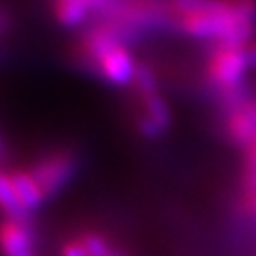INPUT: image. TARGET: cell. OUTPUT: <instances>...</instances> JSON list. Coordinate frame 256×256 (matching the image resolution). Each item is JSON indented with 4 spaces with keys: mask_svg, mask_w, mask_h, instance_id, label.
Segmentation results:
<instances>
[{
    "mask_svg": "<svg viewBox=\"0 0 256 256\" xmlns=\"http://www.w3.org/2000/svg\"><path fill=\"white\" fill-rule=\"evenodd\" d=\"M171 27L210 44L254 42V0H167Z\"/></svg>",
    "mask_w": 256,
    "mask_h": 256,
    "instance_id": "cell-1",
    "label": "cell"
},
{
    "mask_svg": "<svg viewBox=\"0 0 256 256\" xmlns=\"http://www.w3.org/2000/svg\"><path fill=\"white\" fill-rule=\"evenodd\" d=\"M80 167V158L68 148L52 150L50 154L40 156L30 165L28 173L34 176L36 184L46 200H52L74 178Z\"/></svg>",
    "mask_w": 256,
    "mask_h": 256,
    "instance_id": "cell-2",
    "label": "cell"
},
{
    "mask_svg": "<svg viewBox=\"0 0 256 256\" xmlns=\"http://www.w3.org/2000/svg\"><path fill=\"white\" fill-rule=\"evenodd\" d=\"M138 99V110L135 116V126L140 135L146 138L162 137L171 128V110L160 93L158 86L154 88H135Z\"/></svg>",
    "mask_w": 256,
    "mask_h": 256,
    "instance_id": "cell-3",
    "label": "cell"
},
{
    "mask_svg": "<svg viewBox=\"0 0 256 256\" xmlns=\"http://www.w3.org/2000/svg\"><path fill=\"white\" fill-rule=\"evenodd\" d=\"M137 64L138 63H135L126 44H116L99 57V61L95 63V68H93V74L112 86H128L135 80Z\"/></svg>",
    "mask_w": 256,
    "mask_h": 256,
    "instance_id": "cell-4",
    "label": "cell"
},
{
    "mask_svg": "<svg viewBox=\"0 0 256 256\" xmlns=\"http://www.w3.org/2000/svg\"><path fill=\"white\" fill-rule=\"evenodd\" d=\"M0 256H38L34 222L6 218L0 222Z\"/></svg>",
    "mask_w": 256,
    "mask_h": 256,
    "instance_id": "cell-5",
    "label": "cell"
},
{
    "mask_svg": "<svg viewBox=\"0 0 256 256\" xmlns=\"http://www.w3.org/2000/svg\"><path fill=\"white\" fill-rule=\"evenodd\" d=\"M10 178H12L14 190L18 194L21 205L30 214H32V210H36L42 203L46 202V198H44V194L40 190V186H38L34 176L28 173V171H14V173H10Z\"/></svg>",
    "mask_w": 256,
    "mask_h": 256,
    "instance_id": "cell-6",
    "label": "cell"
},
{
    "mask_svg": "<svg viewBox=\"0 0 256 256\" xmlns=\"http://www.w3.org/2000/svg\"><path fill=\"white\" fill-rule=\"evenodd\" d=\"M0 210L4 212L6 218L19 220V222L32 220V214L19 202L18 194L14 190V184H12V178H10V173H2V171H0Z\"/></svg>",
    "mask_w": 256,
    "mask_h": 256,
    "instance_id": "cell-7",
    "label": "cell"
},
{
    "mask_svg": "<svg viewBox=\"0 0 256 256\" xmlns=\"http://www.w3.org/2000/svg\"><path fill=\"white\" fill-rule=\"evenodd\" d=\"M54 16L59 25L66 28L80 27L92 16V8L86 0H54Z\"/></svg>",
    "mask_w": 256,
    "mask_h": 256,
    "instance_id": "cell-8",
    "label": "cell"
},
{
    "mask_svg": "<svg viewBox=\"0 0 256 256\" xmlns=\"http://www.w3.org/2000/svg\"><path fill=\"white\" fill-rule=\"evenodd\" d=\"M61 256H88V250L84 247L82 239L76 238L66 241L63 247H61Z\"/></svg>",
    "mask_w": 256,
    "mask_h": 256,
    "instance_id": "cell-9",
    "label": "cell"
},
{
    "mask_svg": "<svg viewBox=\"0 0 256 256\" xmlns=\"http://www.w3.org/2000/svg\"><path fill=\"white\" fill-rule=\"evenodd\" d=\"M248 52V61H250V66L256 68V42H250L247 48Z\"/></svg>",
    "mask_w": 256,
    "mask_h": 256,
    "instance_id": "cell-10",
    "label": "cell"
},
{
    "mask_svg": "<svg viewBox=\"0 0 256 256\" xmlns=\"http://www.w3.org/2000/svg\"><path fill=\"white\" fill-rule=\"evenodd\" d=\"M8 23H10V19H8V16L4 14V10H0V34L8 28Z\"/></svg>",
    "mask_w": 256,
    "mask_h": 256,
    "instance_id": "cell-11",
    "label": "cell"
},
{
    "mask_svg": "<svg viewBox=\"0 0 256 256\" xmlns=\"http://www.w3.org/2000/svg\"><path fill=\"white\" fill-rule=\"evenodd\" d=\"M4 154V142H2V138H0V158Z\"/></svg>",
    "mask_w": 256,
    "mask_h": 256,
    "instance_id": "cell-12",
    "label": "cell"
}]
</instances>
